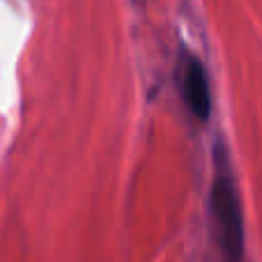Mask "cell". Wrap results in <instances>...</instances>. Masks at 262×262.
<instances>
[{
    "mask_svg": "<svg viewBox=\"0 0 262 262\" xmlns=\"http://www.w3.org/2000/svg\"><path fill=\"white\" fill-rule=\"evenodd\" d=\"M216 244L223 262H242L244 258V216L237 184L232 180L230 163L223 149H216V175L209 193Z\"/></svg>",
    "mask_w": 262,
    "mask_h": 262,
    "instance_id": "6da1fadb",
    "label": "cell"
},
{
    "mask_svg": "<svg viewBox=\"0 0 262 262\" xmlns=\"http://www.w3.org/2000/svg\"><path fill=\"white\" fill-rule=\"evenodd\" d=\"M182 97L186 108L195 120L205 122L212 113V95H209V81L200 60L186 55L182 64Z\"/></svg>",
    "mask_w": 262,
    "mask_h": 262,
    "instance_id": "7a4b0ae2",
    "label": "cell"
}]
</instances>
